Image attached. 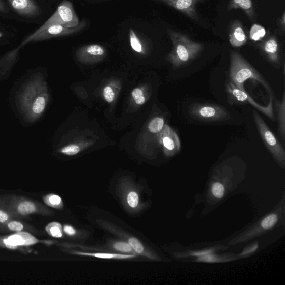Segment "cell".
Segmentation results:
<instances>
[{
    "instance_id": "1",
    "label": "cell",
    "mask_w": 285,
    "mask_h": 285,
    "mask_svg": "<svg viewBox=\"0 0 285 285\" xmlns=\"http://www.w3.org/2000/svg\"><path fill=\"white\" fill-rule=\"evenodd\" d=\"M231 82L241 90L245 91L244 84L248 79L256 80L264 86L270 96H274L268 82L239 53L232 52L229 73Z\"/></svg>"
},
{
    "instance_id": "2",
    "label": "cell",
    "mask_w": 285,
    "mask_h": 285,
    "mask_svg": "<svg viewBox=\"0 0 285 285\" xmlns=\"http://www.w3.org/2000/svg\"><path fill=\"white\" fill-rule=\"evenodd\" d=\"M168 33L174 46L169 60L176 67L191 63L203 50V45L194 42L186 35L170 31Z\"/></svg>"
},
{
    "instance_id": "3",
    "label": "cell",
    "mask_w": 285,
    "mask_h": 285,
    "mask_svg": "<svg viewBox=\"0 0 285 285\" xmlns=\"http://www.w3.org/2000/svg\"><path fill=\"white\" fill-rule=\"evenodd\" d=\"M78 16L74 10L73 4L68 0H64L59 5L55 12L44 24L37 31L28 36L22 44L29 42L35 35L52 25H62L67 27H74L79 24Z\"/></svg>"
},
{
    "instance_id": "4",
    "label": "cell",
    "mask_w": 285,
    "mask_h": 285,
    "mask_svg": "<svg viewBox=\"0 0 285 285\" xmlns=\"http://www.w3.org/2000/svg\"><path fill=\"white\" fill-rule=\"evenodd\" d=\"M188 113L194 120L204 122H222L231 119L226 109L213 104L193 103L189 106Z\"/></svg>"
},
{
    "instance_id": "5",
    "label": "cell",
    "mask_w": 285,
    "mask_h": 285,
    "mask_svg": "<svg viewBox=\"0 0 285 285\" xmlns=\"http://www.w3.org/2000/svg\"><path fill=\"white\" fill-rule=\"evenodd\" d=\"M253 116L254 123L264 144L276 161L284 167L285 151L282 146L257 111H253Z\"/></svg>"
},
{
    "instance_id": "6",
    "label": "cell",
    "mask_w": 285,
    "mask_h": 285,
    "mask_svg": "<svg viewBox=\"0 0 285 285\" xmlns=\"http://www.w3.org/2000/svg\"><path fill=\"white\" fill-rule=\"evenodd\" d=\"M227 89L230 97L236 102L240 103L250 104L255 109L262 112L264 115L270 118L271 120L275 121L274 110V96H270V102L268 105L263 106L255 102L246 91L241 90L231 81L227 85Z\"/></svg>"
},
{
    "instance_id": "7",
    "label": "cell",
    "mask_w": 285,
    "mask_h": 285,
    "mask_svg": "<svg viewBox=\"0 0 285 285\" xmlns=\"http://www.w3.org/2000/svg\"><path fill=\"white\" fill-rule=\"evenodd\" d=\"M86 26L87 22L85 20H83L79 23L78 26L74 27H67L62 25H52L35 35L30 41H42L72 35L81 32Z\"/></svg>"
},
{
    "instance_id": "8",
    "label": "cell",
    "mask_w": 285,
    "mask_h": 285,
    "mask_svg": "<svg viewBox=\"0 0 285 285\" xmlns=\"http://www.w3.org/2000/svg\"><path fill=\"white\" fill-rule=\"evenodd\" d=\"M17 14L27 17H37L42 14L38 3L34 0H8Z\"/></svg>"
},
{
    "instance_id": "9",
    "label": "cell",
    "mask_w": 285,
    "mask_h": 285,
    "mask_svg": "<svg viewBox=\"0 0 285 285\" xmlns=\"http://www.w3.org/2000/svg\"><path fill=\"white\" fill-rule=\"evenodd\" d=\"M160 140L168 155L173 156L180 152L181 145L179 137L169 126L163 128L160 134Z\"/></svg>"
},
{
    "instance_id": "10",
    "label": "cell",
    "mask_w": 285,
    "mask_h": 285,
    "mask_svg": "<svg viewBox=\"0 0 285 285\" xmlns=\"http://www.w3.org/2000/svg\"><path fill=\"white\" fill-rule=\"evenodd\" d=\"M168 5L170 7L179 10L192 19H197L196 5L201 0H157Z\"/></svg>"
},
{
    "instance_id": "11",
    "label": "cell",
    "mask_w": 285,
    "mask_h": 285,
    "mask_svg": "<svg viewBox=\"0 0 285 285\" xmlns=\"http://www.w3.org/2000/svg\"><path fill=\"white\" fill-rule=\"evenodd\" d=\"M5 244L10 248H16L18 246H29L35 244L38 240L32 235L25 232H18L10 236L4 240Z\"/></svg>"
},
{
    "instance_id": "12",
    "label": "cell",
    "mask_w": 285,
    "mask_h": 285,
    "mask_svg": "<svg viewBox=\"0 0 285 285\" xmlns=\"http://www.w3.org/2000/svg\"><path fill=\"white\" fill-rule=\"evenodd\" d=\"M274 106L277 113L278 132L283 142L285 140V94H283L282 100L274 99Z\"/></svg>"
},
{
    "instance_id": "13",
    "label": "cell",
    "mask_w": 285,
    "mask_h": 285,
    "mask_svg": "<svg viewBox=\"0 0 285 285\" xmlns=\"http://www.w3.org/2000/svg\"><path fill=\"white\" fill-rule=\"evenodd\" d=\"M264 51L268 60L278 68L280 64V58L278 55V46L277 41L274 39H270L266 41L264 46Z\"/></svg>"
},
{
    "instance_id": "14",
    "label": "cell",
    "mask_w": 285,
    "mask_h": 285,
    "mask_svg": "<svg viewBox=\"0 0 285 285\" xmlns=\"http://www.w3.org/2000/svg\"><path fill=\"white\" fill-rule=\"evenodd\" d=\"M80 53L85 57L100 58L104 55L105 50L102 46L92 44L83 47L80 50Z\"/></svg>"
},
{
    "instance_id": "15",
    "label": "cell",
    "mask_w": 285,
    "mask_h": 285,
    "mask_svg": "<svg viewBox=\"0 0 285 285\" xmlns=\"http://www.w3.org/2000/svg\"><path fill=\"white\" fill-rule=\"evenodd\" d=\"M18 213L23 216L32 215L38 211L37 206L31 201H22L16 206Z\"/></svg>"
},
{
    "instance_id": "16",
    "label": "cell",
    "mask_w": 285,
    "mask_h": 285,
    "mask_svg": "<svg viewBox=\"0 0 285 285\" xmlns=\"http://www.w3.org/2000/svg\"><path fill=\"white\" fill-rule=\"evenodd\" d=\"M246 41V36L242 28L240 26L236 27L230 36V43L235 47H240L245 44Z\"/></svg>"
},
{
    "instance_id": "17",
    "label": "cell",
    "mask_w": 285,
    "mask_h": 285,
    "mask_svg": "<svg viewBox=\"0 0 285 285\" xmlns=\"http://www.w3.org/2000/svg\"><path fill=\"white\" fill-rule=\"evenodd\" d=\"M76 253L80 255H86V256H94L100 259H131L135 257V255H127L121 254H113V253H86L82 252H76Z\"/></svg>"
},
{
    "instance_id": "18",
    "label": "cell",
    "mask_w": 285,
    "mask_h": 285,
    "mask_svg": "<svg viewBox=\"0 0 285 285\" xmlns=\"http://www.w3.org/2000/svg\"><path fill=\"white\" fill-rule=\"evenodd\" d=\"M164 127V121L163 118L156 117L151 121L148 126V129L152 133H158L161 132Z\"/></svg>"
},
{
    "instance_id": "19",
    "label": "cell",
    "mask_w": 285,
    "mask_h": 285,
    "mask_svg": "<svg viewBox=\"0 0 285 285\" xmlns=\"http://www.w3.org/2000/svg\"><path fill=\"white\" fill-rule=\"evenodd\" d=\"M129 38L130 45H131L132 49L136 52H141L142 45L140 40L132 29H130Z\"/></svg>"
},
{
    "instance_id": "20",
    "label": "cell",
    "mask_w": 285,
    "mask_h": 285,
    "mask_svg": "<svg viewBox=\"0 0 285 285\" xmlns=\"http://www.w3.org/2000/svg\"><path fill=\"white\" fill-rule=\"evenodd\" d=\"M265 34V29L260 25H254L251 29L250 37L253 40L258 41L264 37Z\"/></svg>"
},
{
    "instance_id": "21",
    "label": "cell",
    "mask_w": 285,
    "mask_h": 285,
    "mask_svg": "<svg viewBox=\"0 0 285 285\" xmlns=\"http://www.w3.org/2000/svg\"><path fill=\"white\" fill-rule=\"evenodd\" d=\"M46 230L47 231L50 235L52 237H61L62 236L61 225L57 223H52L48 225L46 228Z\"/></svg>"
},
{
    "instance_id": "22",
    "label": "cell",
    "mask_w": 285,
    "mask_h": 285,
    "mask_svg": "<svg viewBox=\"0 0 285 285\" xmlns=\"http://www.w3.org/2000/svg\"><path fill=\"white\" fill-rule=\"evenodd\" d=\"M277 220V216L275 214H271V215L264 218L262 223H261V225L264 229H270L274 226Z\"/></svg>"
},
{
    "instance_id": "23",
    "label": "cell",
    "mask_w": 285,
    "mask_h": 285,
    "mask_svg": "<svg viewBox=\"0 0 285 285\" xmlns=\"http://www.w3.org/2000/svg\"><path fill=\"white\" fill-rule=\"evenodd\" d=\"M45 99L43 97H39L36 99L33 106V111L35 114H40L45 108Z\"/></svg>"
},
{
    "instance_id": "24",
    "label": "cell",
    "mask_w": 285,
    "mask_h": 285,
    "mask_svg": "<svg viewBox=\"0 0 285 285\" xmlns=\"http://www.w3.org/2000/svg\"><path fill=\"white\" fill-rule=\"evenodd\" d=\"M212 193L215 197L221 199L223 198L224 194V186L220 183H214L212 186Z\"/></svg>"
},
{
    "instance_id": "25",
    "label": "cell",
    "mask_w": 285,
    "mask_h": 285,
    "mask_svg": "<svg viewBox=\"0 0 285 285\" xmlns=\"http://www.w3.org/2000/svg\"><path fill=\"white\" fill-rule=\"evenodd\" d=\"M80 151V148L79 146L75 145H71L63 148L61 152L65 155L67 156H74L78 154Z\"/></svg>"
},
{
    "instance_id": "26",
    "label": "cell",
    "mask_w": 285,
    "mask_h": 285,
    "mask_svg": "<svg viewBox=\"0 0 285 285\" xmlns=\"http://www.w3.org/2000/svg\"><path fill=\"white\" fill-rule=\"evenodd\" d=\"M129 244L131 246L134 251L138 253H141L144 251V246L142 245L140 242L135 238H130L129 241Z\"/></svg>"
},
{
    "instance_id": "27",
    "label": "cell",
    "mask_w": 285,
    "mask_h": 285,
    "mask_svg": "<svg viewBox=\"0 0 285 285\" xmlns=\"http://www.w3.org/2000/svg\"><path fill=\"white\" fill-rule=\"evenodd\" d=\"M114 247L116 250L122 252L129 253L133 251V248L129 243L126 242H117Z\"/></svg>"
},
{
    "instance_id": "28",
    "label": "cell",
    "mask_w": 285,
    "mask_h": 285,
    "mask_svg": "<svg viewBox=\"0 0 285 285\" xmlns=\"http://www.w3.org/2000/svg\"><path fill=\"white\" fill-rule=\"evenodd\" d=\"M45 203L50 206L55 207L57 206L61 203L62 200L59 196L57 195L52 194L47 196L45 199Z\"/></svg>"
},
{
    "instance_id": "29",
    "label": "cell",
    "mask_w": 285,
    "mask_h": 285,
    "mask_svg": "<svg viewBox=\"0 0 285 285\" xmlns=\"http://www.w3.org/2000/svg\"><path fill=\"white\" fill-rule=\"evenodd\" d=\"M127 202L130 207L132 208L137 207L139 203L138 194L135 192H130L128 195Z\"/></svg>"
},
{
    "instance_id": "30",
    "label": "cell",
    "mask_w": 285,
    "mask_h": 285,
    "mask_svg": "<svg viewBox=\"0 0 285 285\" xmlns=\"http://www.w3.org/2000/svg\"><path fill=\"white\" fill-rule=\"evenodd\" d=\"M235 5L243 10H249L252 9V3L251 0H233Z\"/></svg>"
},
{
    "instance_id": "31",
    "label": "cell",
    "mask_w": 285,
    "mask_h": 285,
    "mask_svg": "<svg viewBox=\"0 0 285 285\" xmlns=\"http://www.w3.org/2000/svg\"><path fill=\"white\" fill-rule=\"evenodd\" d=\"M104 97L107 102L109 103L113 102L115 94L112 89L109 87H106L104 89Z\"/></svg>"
},
{
    "instance_id": "32",
    "label": "cell",
    "mask_w": 285,
    "mask_h": 285,
    "mask_svg": "<svg viewBox=\"0 0 285 285\" xmlns=\"http://www.w3.org/2000/svg\"><path fill=\"white\" fill-rule=\"evenodd\" d=\"M8 229L13 231L21 232L23 229V224L20 222L11 221L8 224Z\"/></svg>"
},
{
    "instance_id": "33",
    "label": "cell",
    "mask_w": 285,
    "mask_h": 285,
    "mask_svg": "<svg viewBox=\"0 0 285 285\" xmlns=\"http://www.w3.org/2000/svg\"><path fill=\"white\" fill-rule=\"evenodd\" d=\"M11 217L9 213L2 210H0V223L5 224L10 220Z\"/></svg>"
},
{
    "instance_id": "34",
    "label": "cell",
    "mask_w": 285,
    "mask_h": 285,
    "mask_svg": "<svg viewBox=\"0 0 285 285\" xmlns=\"http://www.w3.org/2000/svg\"><path fill=\"white\" fill-rule=\"evenodd\" d=\"M142 96H144V93L139 88H135L132 92V97L134 100Z\"/></svg>"
},
{
    "instance_id": "35",
    "label": "cell",
    "mask_w": 285,
    "mask_h": 285,
    "mask_svg": "<svg viewBox=\"0 0 285 285\" xmlns=\"http://www.w3.org/2000/svg\"><path fill=\"white\" fill-rule=\"evenodd\" d=\"M9 9L4 0H0V13H9Z\"/></svg>"
},
{
    "instance_id": "36",
    "label": "cell",
    "mask_w": 285,
    "mask_h": 285,
    "mask_svg": "<svg viewBox=\"0 0 285 285\" xmlns=\"http://www.w3.org/2000/svg\"><path fill=\"white\" fill-rule=\"evenodd\" d=\"M64 231L65 233L69 235H74L76 233L75 230L70 225H65L64 227Z\"/></svg>"
},
{
    "instance_id": "37",
    "label": "cell",
    "mask_w": 285,
    "mask_h": 285,
    "mask_svg": "<svg viewBox=\"0 0 285 285\" xmlns=\"http://www.w3.org/2000/svg\"><path fill=\"white\" fill-rule=\"evenodd\" d=\"M212 250H206L203 251H200L197 252H193L191 254L192 256H203V255L210 253L212 252Z\"/></svg>"
},
{
    "instance_id": "38",
    "label": "cell",
    "mask_w": 285,
    "mask_h": 285,
    "mask_svg": "<svg viewBox=\"0 0 285 285\" xmlns=\"http://www.w3.org/2000/svg\"><path fill=\"white\" fill-rule=\"evenodd\" d=\"M136 104L142 105L145 103V98L144 96L135 100Z\"/></svg>"
},
{
    "instance_id": "39",
    "label": "cell",
    "mask_w": 285,
    "mask_h": 285,
    "mask_svg": "<svg viewBox=\"0 0 285 285\" xmlns=\"http://www.w3.org/2000/svg\"><path fill=\"white\" fill-rule=\"evenodd\" d=\"M257 248H258V246H254L253 247H252L250 249L249 248V249H246V252L244 251L242 254H245L248 253L249 252H253L255 250H256Z\"/></svg>"
},
{
    "instance_id": "40",
    "label": "cell",
    "mask_w": 285,
    "mask_h": 285,
    "mask_svg": "<svg viewBox=\"0 0 285 285\" xmlns=\"http://www.w3.org/2000/svg\"><path fill=\"white\" fill-rule=\"evenodd\" d=\"M3 37V33L0 31V38H2Z\"/></svg>"
}]
</instances>
